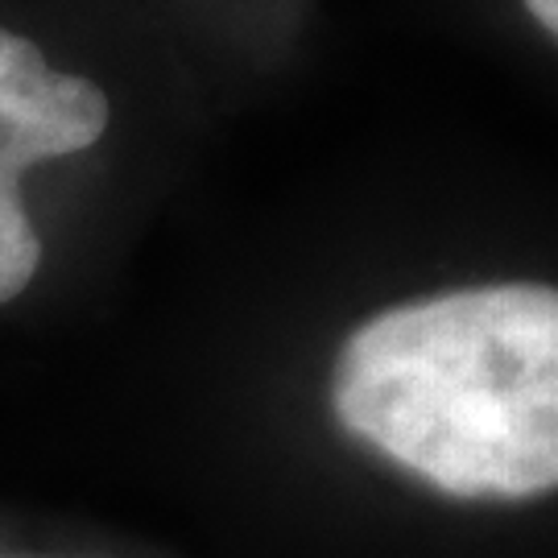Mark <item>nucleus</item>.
I'll list each match as a JSON object with an SVG mask.
<instances>
[{
	"label": "nucleus",
	"instance_id": "7ed1b4c3",
	"mask_svg": "<svg viewBox=\"0 0 558 558\" xmlns=\"http://www.w3.org/2000/svg\"><path fill=\"white\" fill-rule=\"evenodd\" d=\"M41 265V240L17 182H0V302H13Z\"/></svg>",
	"mask_w": 558,
	"mask_h": 558
},
{
	"label": "nucleus",
	"instance_id": "f257e3e1",
	"mask_svg": "<svg viewBox=\"0 0 558 558\" xmlns=\"http://www.w3.org/2000/svg\"><path fill=\"white\" fill-rule=\"evenodd\" d=\"M348 435L459 500L558 488V290L476 286L401 302L339 348Z\"/></svg>",
	"mask_w": 558,
	"mask_h": 558
},
{
	"label": "nucleus",
	"instance_id": "f03ea898",
	"mask_svg": "<svg viewBox=\"0 0 558 558\" xmlns=\"http://www.w3.org/2000/svg\"><path fill=\"white\" fill-rule=\"evenodd\" d=\"M108 129V96L83 75L50 71L29 38L0 29V182L38 161L96 145Z\"/></svg>",
	"mask_w": 558,
	"mask_h": 558
}]
</instances>
